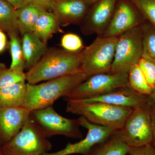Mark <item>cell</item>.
Wrapping results in <instances>:
<instances>
[{"mask_svg": "<svg viewBox=\"0 0 155 155\" xmlns=\"http://www.w3.org/2000/svg\"><path fill=\"white\" fill-rule=\"evenodd\" d=\"M82 51L72 52L56 48L48 49L38 63L25 73L27 83L36 84L82 72L81 69Z\"/></svg>", "mask_w": 155, "mask_h": 155, "instance_id": "cell-1", "label": "cell"}, {"mask_svg": "<svg viewBox=\"0 0 155 155\" xmlns=\"http://www.w3.org/2000/svg\"><path fill=\"white\" fill-rule=\"evenodd\" d=\"M89 77L82 72L66 75L39 84L26 83V92L22 107L30 112L53 105Z\"/></svg>", "mask_w": 155, "mask_h": 155, "instance_id": "cell-2", "label": "cell"}, {"mask_svg": "<svg viewBox=\"0 0 155 155\" xmlns=\"http://www.w3.org/2000/svg\"><path fill=\"white\" fill-rule=\"evenodd\" d=\"M66 111L82 116L97 125L121 130L133 109L102 102L67 100Z\"/></svg>", "mask_w": 155, "mask_h": 155, "instance_id": "cell-3", "label": "cell"}, {"mask_svg": "<svg viewBox=\"0 0 155 155\" xmlns=\"http://www.w3.org/2000/svg\"><path fill=\"white\" fill-rule=\"evenodd\" d=\"M0 147L6 155H43L51 150L52 145L30 115L17 135Z\"/></svg>", "mask_w": 155, "mask_h": 155, "instance_id": "cell-4", "label": "cell"}, {"mask_svg": "<svg viewBox=\"0 0 155 155\" xmlns=\"http://www.w3.org/2000/svg\"><path fill=\"white\" fill-rule=\"evenodd\" d=\"M119 37L97 36L91 44L84 48L81 59V72L89 77L110 73Z\"/></svg>", "mask_w": 155, "mask_h": 155, "instance_id": "cell-5", "label": "cell"}, {"mask_svg": "<svg viewBox=\"0 0 155 155\" xmlns=\"http://www.w3.org/2000/svg\"><path fill=\"white\" fill-rule=\"evenodd\" d=\"M142 25L119 37L110 74H127L132 66L138 64L142 58Z\"/></svg>", "mask_w": 155, "mask_h": 155, "instance_id": "cell-6", "label": "cell"}, {"mask_svg": "<svg viewBox=\"0 0 155 155\" xmlns=\"http://www.w3.org/2000/svg\"><path fill=\"white\" fill-rule=\"evenodd\" d=\"M152 104L134 108L120 130L122 139L130 147H139L152 142Z\"/></svg>", "mask_w": 155, "mask_h": 155, "instance_id": "cell-7", "label": "cell"}, {"mask_svg": "<svg viewBox=\"0 0 155 155\" xmlns=\"http://www.w3.org/2000/svg\"><path fill=\"white\" fill-rule=\"evenodd\" d=\"M30 116L41 127L48 138L56 135L77 139L83 138L79 119H69L61 116L52 106L31 111Z\"/></svg>", "mask_w": 155, "mask_h": 155, "instance_id": "cell-8", "label": "cell"}, {"mask_svg": "<svg viewBox=\"0 0 155 155\" xmlns=\"http://www.w3.org/2000/svg\"><path fill=\"white\" fill-rule=\"evenodd\" d=\"M129 86L127 74L101 73L91 75L73 89L64 100H84Z\"/></svg>", "mask_w": 155, "mask_h": 155, "instance_id": "cell-9", "label": "cell"}, {"mask_svg": "<svg viewBox=\"0 0 155 155\" xmlns=\"http://www.w3.org/2000/svg\"><path fill=\"white\" fill-rule=\"evenodd\" d=\"M78 119L80 126L88 130L86 137L78 142L68 143L63 149L55 152L45 153L43 155H88L93 147L105 141L116 130L111 127L94 124L82 116Z\"/></svg>", "mask_w": 155, "mask_h": 155, "instance_id": "cell-10", "label": "cell"}, {"mask_svg": "<svg viewBox=\"0 0 155 155\" xmlns=\"http://www.w3.org/2000/svg\"><path fill=\"white\" fill-rule=\"evenodd\" d=\"M147 21L128 0H118L113 17L103 37H119Z\"/></svg>", "mask_w": 155, "mask_h": 155, "instance_id": "cell-11", "label": "cell"}, {"mask_svg": "<svg viewBox=\"0 0 155 155\" xmlns=\"http://www.w3.org/2000/svg\"><path fill=\"white\" fill-rule=\"evenodd\" d=\"M118 0H100L93 5L79 25L84 35L102 36L113 17Z\"/></svg>", "mask_w": 155, "mask_h": 155, "instance_id": "cell-12", "label": "cell"}, {"mask_svg": "<svg viewBox=\"0 0 155 155\" xmlns=\"http://www.w3.org/2000/svg\"><path fill=\"white\" fill-rule=\"evenodd\" d=\"M30 115L23 107H0V147L17 135Z\"/></svg>", "mask_w": 155, "mask_h": 155, "instance_id": "cell-13", "label": "cell"}, {"mask_svg": "<svg viewBox=\"0 0 155 155\" xmlns=\"http://www.w3.org/2000/svg\"><path fill=\"white\" fill-rule=\"evenodd\" d=\"M81 100L87 102L104 103L132 109L151 102L149 97L137 93L130 86L120 87L103 94Z\"/></svg>", "mask_w": 155, "mask_h": 155, "instance_id": "cell-14", "label": "cell"}, {"mask_svg": "<svg viewBox=\"0 0 155 155\" xmlns=\"http://www.w3.org/2000/svg\"><path fill=\"white\" fill-rule=\"evenodd\" d=\"M82 0H56L52 11L61 26L79 25L88 11Z\"/></svg>", "mask_w": 155, "mask_h": 155, "instance_id": "cell-15", "label": "cell"}, {"mask_svg": "<svg viewBox=\"0 0 155 155\" xmlns=\"http://www.w3.org/2000/svg\"><path fill=\"white\" fill-rule=\"evenodd\" d=\"M21 41L25 62L28 71L34 67L48 50L47 44L42 41L33 32L24 34Z\"/></svg>", "mask_w": 155, "mask_h": 155, "instance_id": "cell-16", "label": "cell"}, {"mask_svg": "<svg viewBox=\"0 0 155 155\" xmlns=\"http://www.w3.org/2000/svg\"><path fill=\"white\" fill-rule=\"evenodd\" d=\"M129 149L118 130L105 141L93 147L88 155H127Z\"/></svg>", "mask_w": 155, "mask_h": 155, "instance_id": "cell-17", "label": "cell"}, {"mask_svg": "<svg viewBox=\"0 0 155 155\" xmlns=\"http://www.w3.org/2000/svg\"><path fill=\"white\" fill-rule=\"evenodd\" d=\"M45 11L46 10L32 2L21 8L16 10L19 33L22 35L25 33L33 32L37 20Z\"/></svg>", "mask_w": 155, "mask_h": 155, "instance_id": "cell-18", "label": "cell"}, {"mask_svg": "<svg viewBox=\"0 0 155 155\" xmlns=\"http://www.w3.org/2000/svg\"><path fill=\"white\" fill-rule=\"evenodd\" d=\"M61 26L54 14L45 11L37 20L33 32L43 41L47 44L48 41L54 34L62 31Z\"/></svg>", "mask_w": 155, "mask_h": 155, "instance_id": "cell-19", "label": "cell"}, {"mask_svg": "<svg viewBox=\"0 0 155 155\" xmlns=\"http://www.w3.org/2000/svg\"><path fill=\"white\" fill-rule=\"evenodd\" d=\"M26 92L25 81L0 89V107H22Z\"/></svg>", "mask_w": 155, "mask_h": 155, "instance_id": "cell-20", "label": "cell"}, {"mask_svg": "<svg viewBox=\"0 0 155 155\" xmlns=\"http://www.w3.org/2000/svg\"><path fill=\"white\" fill-rule=\"evenodd\" d=\"M0 30L8 35L19 34L16 10L5 0H0Z\"/></svg>", "mask_w": 155, "mask_h": 155, "instance_id": "cell-21", "label": "cell"}, {"mask_svg": "<svg viewBox=\"0 0 155 155\" xmlns=\"http://www.w3.org/2000/svg\"><path fill=\"white\" fill-rule=\"evenodd\" d=\"M129 86L134 91L139 94L149 96L153 88L149 85L143 72L138 64L131 67L128 72Z\"/></svg>", "mask_w": 155, "mask_h": 155, "instance_id": "cell-22", "label": "cell"}, {"mask_svg": "<svg viewBox=\"0 0 155 155\" xmlns=\"http://www.w3.org/2000/svg\"><path fill=\"white\" fill-rule=\"evenodd\" d=\"M9 36L10 51L12 58L10 68L16 72H24L25 69V62L19 34H11L9 35Z\"/></svg>", "mask_w": 155, "mask_h": 155, "instance_id": "cell-23", "label": "cell"}, {"mask_svg": "<svg viewBox=\"0 0 155 155\" xmlns=\"http://www.w3.org/2000/svg\"><path fill=\"white\" fill-rule=\"evenodd\" d=\"M142 58L155 61V27L147 21L142 25Z\"/></svg>", "mask_w": 155, "mask_h": 155, "instance_id": "cell-24", "label": "cell"}, {"mask_svg": "<svg viewBox=\"0 0 155 155\" xmlns=\"http://www.w3.org/2000/svg\"><path fill=\"white\" fill-rule=\"evenodd\" d=\"M25 80V72H16L8 68L5 64L0 63V89Z\"/></svg>", "mask_w": 155, "mask_h": 155, "instance_id": "cell-25", "label": "cell"}, {"mask_svg": "<svg viewBox=\"0 0 155 155\" xmlns=\"http://www.w3.org/2000/svg\"><path fill=\"white\" fill-rule=\"evenodd\" d=\"M147 21L155 27V0H128Z\"/></svg>", "mask_w": 155, "mask_h": 155, "instance_id": "cell-26", "label": "cell"}, {"mask_svg": "<svg viewBox=\"0 0 155 155\" xmlns=\"http://www.w3.org/2000/svg\"><path fill=\"white\" fill-rule=\"evenodd\" d=\"M61 46L64 49L72 52L80 51L84 49L83 42L80 37L75 34L68 33L62 37Z\"/></svg>", "mask_w": 155, "mask_h": 155, "instance_id": "cell-27", "label": "cell"}, {"mask_svg": "<svg viewBox=\"0 0 155 155\" xmlns=\"http://www.w3.org/2000/svg\"><path fill=\"white\" fill-rule=\"evenodd\" d=\"M138 64L148 83L152 88H153L155 85V61L142 58Z\"/></svg>", "mask_w": 155, "mask_h": 155, "instance_id": "cell-28", "label": "cell"}, {"mask_svg": "<svg viewBox=\"0 0 155 155\" xmlns=\"http://www.w3.org/2000/svg\"><path fill=\"white\" fill-rule=\"evenodd\" d=\"M129 155H155V149L151 144L139 147H130Z\"/></svg>", "mask_w": 155, "mask_h": 155, "instance_id": "cell-29", "label": "cell"}, {"mask_svg": "<svg viewBox=\"0 0 155 155\" xmlns=\"http://www.w3.org/2000/svg\"><path fill=\"white\" fill-rule=\"evenodd\" d=\"M56 0H31V2L36 3L48 11V10H53Z\"/></svg>", "mask_w": 155, "mask_h": 155, "instance_id": "cell-30", "label": "cell"}, {"mask_svg": "<svg viewBox=\"0 0 155 155\" xmlns=\"http://www.w3.org/2000/svg\"><path fill=\"white\" fill-rule=\"evenodd\" d=\"M151 118L153 140L152 145L155 149V104L152 103L151 106Z\"/></svg>", "mask_w": 155, "mask_h": 155, "instance_id": "cell-31", "label": "cell"}, {"mask_svg": "<svg viewBox=\"0 0 155 155\" xmlns=\"http://www.w3.org/2000/svg\"><path fill=\"white\" fill-rule=\"evenodd\" d=\"M13 6L16 10L21 8L31 2V0H5Z\"/></svg>", "mask_w": 155, "mask_h": 155, "instance_id": "cell-32", "label": "cell"}, {"mask_svg": "<svg viewBox=\"0 0 155 155\" xmlns=\"http://www.w3.org/2000/svg\"><path fill=\"white\" fill-rule=\"evenodd\" d=\"M7 45V36L4 31L0 30V53L5 51Z\"/></svg>", "mask_w": 155, "mask_h": 155, "instance_id": "cell-33", "label": "cell"}, {"mask_svg": "<svg viewBox=\"0 0 155 155\" xmlns=\"http://www.w3.org/2000/svg\"><path fill=\"white\" fill-rule=\"evenodd\" d=\"M149 98L152 103L155 104V85L154 88L153 89L151 94L149 96Z\"/></svg>", "mask_w": 155, "mask_h": 155, "instance_id": "cell-34", "label": "cell"}, {"mask_svg": "<svg viewBox=\"0 0 155 155\" xmlns=\"http://www.w3.org/2000/svg\"><path fill=\"white\" fill-rule=\"evenodd\" d=\"M82 1L86 3L87 5L89 6L93 5L94 3L97 2L100 0H82Z\"/></svg>", "mask_w": 155, "mask_h": 155, "instance_id": "cell-35", "label": "cell"}, {"mask_svg": "<svg viewBox=\"0 0 155 155\" xmlns=\"http://www.w3.org/2000/svg\"><path fill=\"white\" fill-rule=\"evenodd\" d=\"M0 155H6L5 153L3 152L2 149H1V147H0Z\"/></svg>", "mask_w": 155, "mask_h": 155, "instance_id": "cell-36", "label": "cell"}]
</instances>
